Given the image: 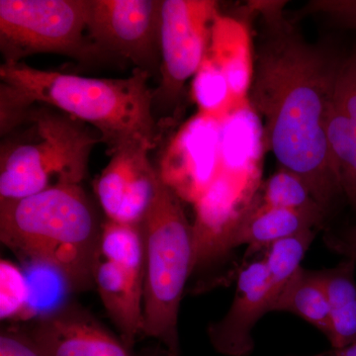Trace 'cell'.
Instances as JSON below:
<instances>
[{
    "mask_svg": "<svg viewBox=\"0 0 356 356\" xmlns=\"http://www.w3.org/2000/svg\"><path fill=\"white\" fill-rule=\"evenodd\" d=\"M282 1H254L259 15L248 102L261 121L262 145L280 168L305 182L325 216L343 197L325 135V115L346 54L312 43L285 15Z\"/></svg>",
    "mask_w": 356,
    "mask_h": 356,
    "instance_id": "cell-1",
    "label": "cell"
},
{
    "mask_svg": "<svg viewBox=\"0 0 356 356\" xmlns=\"http://www.w3.org/2000/svg\"><path fill=\"white\" fill-rule=\"evenodd\" d=\"M151 74L136 69L126 79H92L24 63L0 67L1 135L10 133L24 112L36 104L60 110L90 125L108 147V154L128 145L154 149L161 132L153 113Z\"/></svg>",
    "mask_w": 356,
    "mask_h": 356,
    "instance_id": "cell-2",
    "label": "cell"
},
{
    "mask_svg": "<svg viewBox=\"0 0 356 356\" xmlns=\"http://www.w3.org/2000/svg\"><path fill=\"white\" fill-rule=\"evenodd\" d=\"M102 227L81 185L0 200L1 243L24 261L57 274L69 292L95 287Z\"/></svg>",
    "mask_w": 356,
    "mask_h": 356,
    "instance_id": "cell-3",
    "label": "cell"
},
{
    "mask_svg": "<svg viewBox=\"0 0 356 356\" xmlns=\"http://www.w3.org/2000/svg\"><path fill=\"white\" fill-rule=\"evenodd\" d=\"M18 125L25 126L22 132L11 131L15 136L1 145L0 200L28 197L58 185H81L91 151L102 143L99 134L41 104L24 112Z\"/></svg>",
    "mask_w": 356,
    "mask_h": 356,
    "instance_id": "cell-4",
    "label": "cell"
},
{
    "mask_svg": "<svg viewBox=\"0 0 356 356\" xmlns=\"http://www.w3.org/2000/svg\"><path fill=\"white\" fill-rule=\"evenodd\" d=\"M145 254L142 336L180 356L179 312L187 281L195 270L193 224L182 201L159 180L140 222Z\"/></svg>",
    "mask_w": 356,
    "mask_h": 356,
    "instance_id": "cell-5",
    "label": "cell"
},
{
    "mask_svg": "<svg viewBox=\"0 0 356 356\" xmlns=\"http://www.w3.org/2000/svg\"><path fill=\"white\" fill-rule=\"evenodd\" d=\"M90 0H0V50L4 63L36 54L79 60L103 56L88 34Z\"/></svg>",
    "mask_w": 356,
    "mask_h": 356,
    "instance_id": "cell-6",
    "label": "cell"
},
{
    "mask_svg": "<svg viewBox=\"0 0 356 356\" xmlns=\"http://www.w3.org/2000/svg\"><path fill=\"white\" fill-rule=\"evenodd\" d=\"M145 254L140 225L103 222L93 282L119 337L131 350L142 337Z\"/></svg>",
    "mask_w": 356,
    "mask_h": 356,
    "instance_id": "cell-7",
    "label": "cell"
},
{
    "mask_svg": "<svg viewBox=\"0 0 356 356\" xmlns=\"http://www.w3.org/2000/svg\"><path fill=\"white\" fill-rule=\"evenodd\" d=\"M213 0H163L161 4V84L154 100L172 107L195 76L207 55L211 31L219 15Z\"/></svg>",
    "mask_w": 356,
    "mask_h": 356,
    "instance_id": "cell-8",
    "label": "cell"
},
{
    "mask_svg": "<svg viewBox=\"0 0 356 356\" xmlns=\"http://www.w3.org/2000/svg\"><path fill=\"white\" fill-rule=\"evenodd\" d=\"M161 0H90L88 37L102 55L115 54L149 74L161 67Z\"/></svg>",
    "mask_w": 356,
    "mask_h": 356,
    "instance_id": "cell-9",
    "label": "cell"
},
{
    "mask_svg": "<svg viewBox=\"0 0 356 356\" xmlns=\"http://www.w3.org/2000/svg\"><path fill=\"white\" fill-rule=\"evenodd\" d=\"M221 161L222 122L197 113L170 140L156 170L180 200L194 206L216 179Z\"/></svg>",
    "mask_w": 356,
    "mask_h": 356,
    "instance_id": "cell-10",
    "label": "cell"
},
{
    "mask_svg": "<svg viewBox=\"0 0 356 356\" xmlns=\"http://www.w3.org/2000/svg\"><path fill=\"white\" fill-rule=\"evenodd\" d=\"M44 356H170L161 346L135 353L86 309L65 302L24 327Z\"/></svg>",
    "mask_w": 356,
    "mask_h": 356,
    "instance_id": "cell-11",
    "label": "cell"
},
{
    "mask_svg": "<svg viewBox=\"0 0 356 356\" xmlns=\"http://www.w3.org/2000/svg\"><path fill=\"white\" fill-rule=\"evenodd\" d=\"M152 147L128 145L110 154L108 165L95 181V192L107 220L140 225L153 202L159 184L152 165Z\"/></svg>",
    "mask_w": 356,
    "mask_h": 356,
    "instance_id": "cell-12",
    "label": "cell"
},
{
    "mask_svg": "<svg viewBox=\"0 0 356 356\" xmlns=\"http://www.w3.org/2000/svg\"><path fill=\"white\" fill-rule=\"evenodd\" d=\"M277 297L264 259H254L238 271L233 302L227 313L207 327L212 348L224 356H248L254 350V327Z\"/></svg>",
    "mask_w": 356,
    "mask_h": 356,
    "instance_id": "cell-13",
    "label": "cell"
},
{
    "mask_svg": "<svg viewBox=\"0 0 356 356\" xmlns=\"http://www.w3.org/2000/svg\"><path fill=\"white\" fill-rule=\"evenodd\" d=\"M325 127L343 197L356 211V50L337 70Z\"/></svg>",
    "mask_w": 356,
    "mask_h": 356,
    "instance_id": "cell-14",
    "label": "cell"
},
{
    "mask_svg": "<svg viewBox=\"0 0 356 356\" xmlns=\"http://www.w3.org/2000/svg\"><path fill=\"white\" fill-rule=\"evenodd\" d=\"M207 55L226 77L236 108L250 105L254 41L247 21L220 13L213 24Z\"/></svg>",
    "mask_w": 356,
    "mask_h": 356,
    "instance_id": "cell-15",
    "label": "cell"
},
{
    "mask_svg": "<svg viewBox=\"0 0 356 356\" xmlns=\"http://www.w3.org/2000/svg\"><path fill=\"white\" fill-rule=\"evenodd\" d=\"M325 218L264 205L254 198L232 229L225 250L247 245L248 254L266 250L273 243L309 229L324 226Z\"/></svg>",
    "mask_w": 356,
    "mask_h": 356,
    "instance_id": "cell-16",
    "label": "cell"
},
{
    "mask_svg": "<svg viewBox=\"0 0 356 356\" xmlns=\"http://www.w3.org/2000/svg\"><path fill=\"white\" fill-rule=\"evenodd\" d=\"M355 269V262L344 259L337 266L317 271L331 306L327 341L334 350L356 343Z\"/></svg>",
    "mask_w": 356,
    "mask_h": 356,
    "instance_id": "cell-17",
    "label": "cell"
},
{
    "mask_svg": "<svg viewBox=\"0 0 356 356\" xmlns=\"http://www.w3.org/2000/svg\"><path fill=\"white\" fill-rule=\"evenodd\" d=\"M271 312H285L297 316L330 336L332 311L317 271L301 268L282 288L271 307Z\"/></svg>",
    "mask_w": 356,
    "mask_h": 356,
    "instance_id": "cell-18",
    "label": "cell"
},
{
    "mask_svg": "<svg viewBox=\"0 0 356 356\" xmlns=\"http://www.w3.org/2000/svg\"><path fill=\"white\" fill-rule=\"evenodd\" d=\"M192 96L197 104L198 113L219 122L240 110L232 99L226 77L208 55L193 77Z\"/></svg>",
    "mask_w": 356,
    "mask_h": 356,
    "instance_id": "cell-19",
    "label": "cell"
},
{
    "mask_svg": "<svg viewBox=\"0 0 356 356\" xmlns=\"http://www.w3.org/2000/svg\"><path fill=\"white\" fill-rule=\"evenodd\" d=\"M257 200L264 205L325 216L305 182L296 173L280 168L264 184Z\"/></svg>",
    "mask_w": 356,
    "mask_h": 356,
    "instance_id": "cell-20",
    "label": "cell"
},
{
    "mask_svg": "<svg viewBox=\"0 0 356 356\" xmlns=\"http://www.w3.org/2000/svg\"><path fill=\"white\" fill-rule=\"evenodd\" d=\"M316 233L317 229H309L278 241L264 250L262 259L266 262L277 296L290 278L301 268V262L315 240Z\"/></svg>",
    "mask_w": 356,
    "mask_h": 356,
    "instance_id": "cell-21",
    "label": "cell"
},
{
    "mask_svg": "<svg viewBox=\"0 0 356 356\" xmlns=\"http://www.w3.org/2000/svg\"><path fill=\"white\" fill-rule=\"evenodd\" d=\"M0 316L1 320L34 317L31 310V289L27 276L13 262H0Z\"/></svg>",
    "mask_w": 356,
    "mask_h": 356,
    "instance_id": "cell-22",
    "label": "cell"
},
{
    "mask_svg": "<svg viewBox=\"0 0 356 356\" xmlns=\"http://www.w3.org/2000/svg\"><path fill=\"white\" fill-rule=\"evenodd\" d=\"M303 13L320 14L334 24L356 31V0H314Z\"/></svg>",
    "mask_w": 356,
    "mask_h": 356,
    "instance_id": "cell-23",
    "label": "cell"
},
{
    "mask_svg": "<svg viewBox=\"0 0 356 356\" xmlns=\"http://www.w3.org/2000/svg\"><path fill=\"white\" fill-rule=\"evenodd\" d=\"M0 356H44L24 327H10L0 334Z\"/></svg>",
    "mask_w": 356,
    "mask_h": 356,
    "instance_id": "cell-24",
    "label": "cell"
},
{
    "mask_svg": "<svg viewBox=\"0 0 356 356\" xmlns=\"http://www.w3.org/2000/svg\"><path fill=\"white\" fill-rule=\"evenodd\" d=\"M325 245L332 252L350 259L356 264V226L337 233H327L324 238Z\"/></svg>",
    "mask_w": 356,
    "mask_h": 356,
    "instance_id": "cell-25",
    "label": "cell"
},
{
    "mask_svg": "<svg viewBox=\"0 0 356 356\" xmlns=\"http://www.w3.org/2000/svg\"><path fill=\"white\" fill-rule=\"evenodd\" d=\"M318 356H356V343L339 350L332 348L331 350L325 353H318Z\"/></svg>",
    "mask_w": 356,
    "mask_h": 356,
    "instance_id": "cell-26",
    "label": "cell"
},
{
    "mask_svg": "<svg viewBox=\"0 0 356 356\" xmlns=\"http://www.w3.org/2000/svg\"><path fill=\"white\" fill-rule=\"evenodd\" d=\"M312 356H318V355H312Z\"/></svg>",
    "mask_w": 356,
    "mask_h": 356,
    "instance_id": "cell-27",
    "label": "cell"
}]
</instances>
